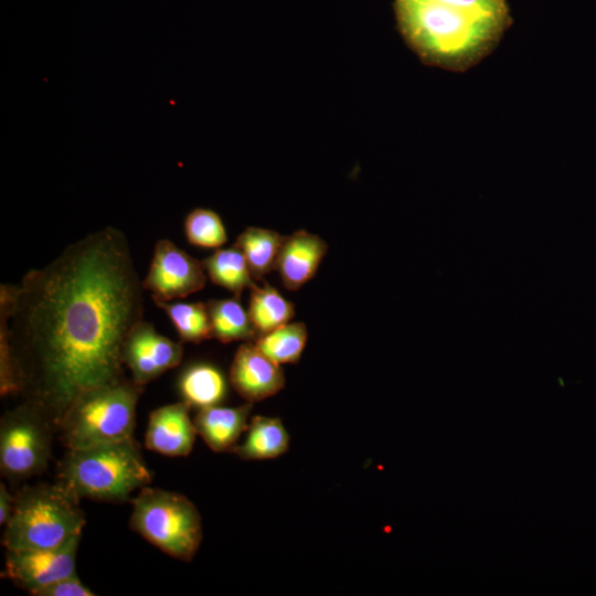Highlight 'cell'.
<instances>
[{
  "mask_svg": "<svg viewBox=\"0 0 596 596\" xmlns=\"http://www.w3.org/2000/svg\"><path fill=\"white\" fill-rule=\"evenodd\" d=\"M14 505V497L10 494L7 487L0 485V524H7L9 521Z\"/></svg>",
  "mask_w": 596,
  "mask_h": 596,
  "instance_id": "obj_25",
  "label": "cell"
},
{
  "mask_svg": "<svg viewBox=\"0 0 596 596\" xmlns=\"http://www.w3.org/2000/svg\"><path fill=\"white\" fill-rule=\"evenodd\" d=\"M162 309L184 342L200 343L212 338V327L205 302H170L153 300Z\"/></svg>",
  "mask_w": 596,
  "mask_h": 596,
  "instance_id": "obj_22",
  "label": "cell"
},
{
  "mask_svg": "<svg viewBox=\"0 0 596 596\" xmlns=\"http://www.w3.org/2000/svg\"><path fill=\"white\" fill-rule=\"evenodd\" d=\"M285 236L279 233L249 226L236 238V245L246 258L255 280L263 278L276 269V262Z\"/></svg>",
  "mask_w": 596,
  "mask_h": 596,
  "instance_id": "obj_19",
  "label": "cell"
},
{
  "mask_svg": "<svg viewBox=\"0 0 596 596\" xmlns=\"http://www.w3.org/2000/svg\"><path fill=\"white\" fill-rule=\"evenodd\" d=\"M151 472L134 438L67 449L58 466V480L79 499L127 501L151 482Z\"/></svg>",
  "mask_w": 596,
  "mask_h": 596,
  "instance_id": "obj_3",
  "label": "cell"
},
{
  "mask_svg": "<svg viewBox=\"0 0 596 596\" xmlns=\"http://www.w3.org/2000/svg\"><path fill=\"white\" fill-rule=\"evenodd\" d=\"M210 280L240 298L245 289H253L256 280L242 251L232 245L228 248H217L212 255L201 260Z\"/></svg>",
  "mask_w": 596,
  "mask_h": 596,
  "instance_id": "obj_17",
  "label": "cell"
},
{
  "mask_svg": "<svg viewBox=\"0 0 596 596\" xmlns=\"http://www.w3.org/2000/svg\"><path fill=\"white\" fill-rule=\"evenodd\" d=\"M184 232L189 243L204 248H219L227 241L221 216L210 209L196 207L189 212Z\"/></svg>",
  "mask_w": 596,
  "mask_h": 596,
  "instance_id": "obj_23",
  "label": "cell"
},
{
  "mask_svg": "<svg viewBox=\"0 0 596 596\" xmlns=\"http://www.w3.org/2000/svg\"><path fill=\"white\" fill-rule=\"evenodd\" d=\"M328 251L327 243L305 230L285 236L276 269L288 290H298L317 273Z\"/></svg>",
  "mask_w": 596,
  "mask_h": 596,
  "instance_id": "obj_13",
  "label": "cell"
},
{
  "mask_svg": "<svg viewBox=\"0 0 596 596\" xmlns=\"http://www.w3.org/2000/svg\"><path fill=\"white\" fill-rule=\"evenodd\" d=\"M233 389L249 403L278 393L285 385L280 364L265 355L253 341L238 347L230 369Z\"/></svg>",
  "mask_w": 596,
  "mask_h": 596,
  "instance_id": "obj_11",
  "label": "cell"
},
{
  "mask_svg": "<svg viewBox=\"0 0 596 596\" xmlns=\"http://www.w3.org/2000/svg\"><path fill=\"white\" fill-rule=\"evenodd\" d=\"M189 409L190 406L181 401L152 411L145 434L146 447L170 457L189 455L198 434Z\"/></svg>",
  "mask_w": 596,
  "mask_h": 596,
  "instance_id": "obj_12",
  "label": "cell"
},
{
  "mask_svg": "<svg viewBox=\"0 0 596 596\" xmlns=\"http://www.w3.org/2000/svg\"><path fill=\"white\" fill-rule=\"evenodd\" d=\"M95 593L85 586L76 574L52 583L33 594V596H94Z\"/></svg>",
  "mask_w": 596,
  "mask_h": 596,
  "instance_id": "obj_24",
  "label": "cell"
},
{
  "mask_svg": "<svg viewBox=\"0 0 596 596\" xmlns=\"http://www.w3.org/2000/svg\"><path fill=\"white\" fill-rule=\"evenodd\" d=\"M205 304L212 327V338L222 343L254 341L257 338L258 333L248 311L241 305L240 298L210 299Z\"/></svg>",
  "mask_w": 596,
  "mask_h": 596,
  "instance_id": "obj_18",
  "label": "cell"
},
{
  "mask_svg": "<svg viewBox=\"0 0 596 596\" xmlns=\"http://www.w3.org/2000/svg\"><path fill=\"white\" fill-rule=\"evenodd\" d=\"M205 283L206 273L201 262L167 238L156 243L148 274L142 280V287L152 294V300L183 298L200 291Z\"/></svg>",
  "mask_w": 596,
  "mask_h": 596,
  "instance_id": "obj_8",
  "label": "cell"
},
{
  "mask_svg": "<svg viewBox=\"0 0 596 596\" xmlns=\"http://www.w3.org/2000/svg\"><path fill=\"white\" fill-rule=\"evenodd\" d=\"M50 421L29 403L8 412L0 427V467L10 479L41 472L50 459Z\"/></svg>",
  "mask_w": 596,
  "mask_h": 596,
  "instance_id": "obj_7",
  "label": "cell"
},
{
  "mask_svg": "<svg viewBox=\"0 0 596 596\" xmlns=\"http://www.w3.org/2000/svg\"><path fill=\"white\" fill-rule=\"evenodd\" d=\"M178 389L183 402L201 409L219 405L226 396L227 383L217 368L196 363L182 372Z\"/></svg>",
  "mask_w": 596,
  "mask_h": 596,
  "instance_id": "obj_16",
  "label": "cell"
},
{
  "mask_svg": "<svg viewBox=\"0 0 596 596\" xmlns=\"http://www.w3.org/2000/svg\"><path fill=\"white\" fill-rule=\"evenodd\" d=\"M247 311L258 336L288 323L295 315L294 305L267 283L251 290Z\"/></svg>",
  "mask_w": 596,
  "mask_h": 596,
  "instance_id": "obj_20",
  "label": "cell"
},
{
  "mask_svg": "<svg viewBox=\"0 0 596 596\" xmlns=\"http://www.w3.org/2000/svg\"><path fill=\"white\" fill-rule=\"evenodd\" d=\"M129 526L171 557L190 562L202 541L201 515L183 494L143 487L131 499Z\"/></svg>",
  "mask_w": 596,
  "mask_h": 596,
  "instance_id": "obj_6",
  "label": "cell"
},
{
  "mask_svg": "<svg viewBox=\"0 0 596 596\" xmlns=\"http://www.w3.org/2000/svg\"><path fill=\"white\" fill-rule=\"evenodd\" d=\"M142 281L126 235L113 226L68 244L1 285L6 327L25 402L58 426L83 392L124 376V344L142 320Z\"/></svg>",
  "mask_w": 596,
  "mask_h": 596,
  "instance_id": "obj_1",
  "label": "cell"
},
{
  "mask_svg": "<svg viewBox=\"0 0 596 596\" xmlns=\"http://www.w3.org/2000/svg\"><path fill=\"white\" fill-rule=\"evenodd\" d=\"M396 10L413 45L448 67L469 66L483 57L504 29L435 0H396Z\"/></svg>",
  "mask_w": 596,
  "mask_h": 596,
  "instance_id": "obj_2",
  "label": "cell"
},
{
  "mask_svg": "<svg viewBox=\"0 0 596 596\" xmlns=\"http://www.w3.org/2000/svg\"><path fill=\"white\" fill-rule=\"evenodd\" d=\"M81 536L55 549L7 550L6 577L33 595L39 589L76 574Z\"/></svg>",
  "mask_w": 596,
  "mask_h": 596,
  "instance_id": "obj_9",
  "label": "cell"
},
{
  "mask_svg": "<svg viewBox=\"0 0 596 596\" xmlns=\"http://www.w3.org/2000/svg\"><path fill=\"white\" fill-rule=\"evenodd\" d=\"M252 408L249 402L237 407L209 406L199 409L193 422L198 434L213 451H232L247 430Z\"/></svg>",
  "mask_w": 596,
  "mask_h": 596,
  "instance_id": "obj_14",
  "label": "cell"
},
{
  "mask_svg": "<svg viewBox=\"0 0 596 596\" xmlns=\"http://www.w3.org/2000/svg\"><path fill=\"white\" fill-rule=\"evenodd\" d=\"M78 502L79 498L60 481L23 489L14 497L6 524V550L55 549L81 536L85 515Z\"/></svg>",
  "mask_w": 596,
  "mask_h": 596,
  "instance_id": "obj_4",
  "label": "cell"
},
{
  "mask_svg": "<svg viewBox=\"0 0 596 596\" xmlns=\"http://www.w3.org/2000/svg\"><path fill=\"white\" fill-rule=\"evenodd\" d=\"M289 440L280 418L257 415L251 419L244 441L232 451L244 460L273 459L288 450Z\"/></svg>",
  "mask_w": 596,
  "mask_h": 596,
  "instance_id": "obj_15",
  "label": "cell"
},
{
  "mask_svg": "<svg viewBox=\"0 0 596 596\" xmlns=\"http://www.w3.org/2000/svg\"><path fill=\"white\" fill-rule=\"evenodd\" d=\"M308 331L302 322L286 323L258 336L253 342L278 364L297 363L307 343Z\"/></svg>",
  "mask_w": 596,
  "mask_h": 596,
  "instance_id": "obj_21",
  "label": "cell"
},
{
  "mask_svg": "<svg viewBox=\"0 0 596 596\" xmlns=\"http://www.w3.org/2000/svg\"><path fill=\"white\" fill-rule=\"evenodd\" d=\"M182 356L181 343L160 334L152 323L143 319L129 332L123 351L131 380L139 386L179 365Z\"/></svg>",
  "mask_w": 596,
  "mask_h": 596,
  "instance_id": "obj_10",
  "label": "cell"
},
{
  "mask_svg": "<svg viewBox=\"0 0 596 596\" xmlns=\"http://www.w3.org/2000/svg\"><path fill=\"white\" fill-rule=\"evenodd\" d=\"M141 387L123 377L79 394L57 426L66 448H85L132 438Z\"/></svg>",
  "mask_w": 596,
  "mask_h": 596,
  "instance_id": "obj_5",
  "label": "cell"
}]
</instances>
